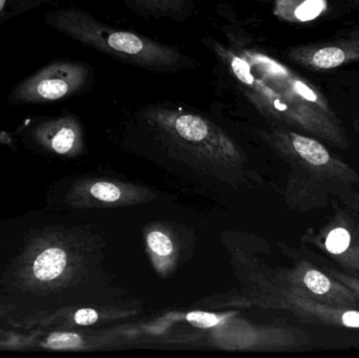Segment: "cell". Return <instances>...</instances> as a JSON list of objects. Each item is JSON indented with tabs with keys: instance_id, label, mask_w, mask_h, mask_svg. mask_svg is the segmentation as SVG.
I'll return each mask as SVG.
<instances>
[{
	"instance_id": "cell-2",
	"label": "cell",
	"mask_w": 359,
	"mask_h": 358,
	"mask_svg": "<svg viewBox=\"0 0 359 358\" xmlns=\"http://www.w3.org/2000/svg\"><path fill=\"white\" fill-rule=\"evenodd\" d=\"M259 135L290 166L286 202L292 209H323L333 199L346 205L359 188L358 172L323 141L283 128Z\"/></svg>"
},
{
	"instance_id": "cell-1",
	"label": "cell",
	"mask_w": 359,
	"mask_h": 358,
	"mask_svg": "<svg viewBox=\"0 0 359 358\" xmlns=\"http://www.w3.org/2000/svg\"><path fill=\"white\" fill-rule=\"evenodd\" d=\"M251 59L257 74L240 88L257 111L330 146L349 149L343 123L316 86L265 55L255 53Z\"/></svg>"
},
{
	"instance_id": "cell-5",
	"label": "cell",
	"mask_w": 359,
	"mask_h": 358,
	"mask_svg": "<svg viewBox=\"0 0 359 358\" xmlns=\"http://www.w3.org/2000/svg\"><path fill=\"white\" fill-rule=\"evenodd\" d=\"M90 69L73 61H56L19 83L10 98L15 102L43 103L80 92L88 83Z\"/></svg>"
},
{
	"instance_id": "cell-4",
	"label": "cell",
	"mask_w": 359,
	"mask_h": 358,
	"mask_svg": "<svg viewBox=\"0 0 359 358\" xmlns=\"http://www.w3.org/2000/svg\"><path fill=\"white\" fill-rule=\"evenodd\" d=\"M145 118L162 138L211 165L238 167L245 161L238 145L202 116L162 106L149 107Z\"/></svg>"
},
{
	"instance_id": "cell-20",
	"label": "cell",
	"mask_w": 359,
	"mask_h": 358,
	"mask_svg": "<svg viewBox=\"0 0 359 358\" xmlns=\"http://www.w3.org/2000/svg\"><path fill=\"white\" fill-rule=\"evenodd\" d=\"M6 0H0V13L4 11V6H6Z\"/></svg>"
},
{
	"instance_id": "cell-15",
	"label": "cell",
	"mask_w": 359,
	"mask_h": 358,
	"mask_svg": "<svg viewBox=\"0 0 359 358\" xmlns=\"http://www.w3.org/2000/svg\"><path fill=\"white\" fill-rule=\"evenodd\" d=\"M48 345L53 349L79 348L82 338L75 333H55L48 338Z\"/></svg>"
},
{
	"instance_id": "cell-17",
	"label": "cell",
	"mask_w": 359,
	"mask_h": 358,
	"mask_svg": "<svg viewBox=\"0 0 359 358\" xmlns=\"http://www.w3.org/2000/svg\"><path fill=\"white\" fill-rule=\"evenodd\" d=\"M99 315L94 309H81L75 315V322L78 325L90 326L98 322Z\"/></svg>"
},
{
	"instance_id": "cell-13",
	"label": "cell",
	"mask_w": 359,
	"mask_h": 358,
	"mask_svg": "<svg viewBox=\"0 0 359 358\" xmlns=\"http://www.w3.org/2000/svg\"><path fill=\"white\" fill-rule=\"evenodd\" d=\"M67 266V254L60 248H48L34 262L33 273L38 280L52 281L57 279Z\"/></svg>"
},
{
	"instance_id": "cell-19",
	"label": "cell",
	"mask_w": 359,
	"mask_h": 358,
	"mask_svg": "<svg viewBox=\"0 0 359 358\" xmlns=\"http://www.w3.org/2000/svg\"><path fill=\"white\" fill-rule=\"evenodd\" d=\"M354 130H356L359 136V119L354 120L353 122Z\"/></svg>"
},
{
	"instance_id": "cell-11",
	"label": "cell",
	"mask_w": 359,
	"mask_h": 358,
	"mask_svg": "<svg viewBox=\"0 0 359 358\" xmlns=\"http://www.w3.org/2000/svg\"><path fill=\"white\" fill-rule=\"evenodd\" d=\"M327 8V0H276L274 14L289 22H307L324 14Z\"/></svg>"
},
{
	"instance_id": "cell-12",
	"label": "cell",
	"mask_w": 359,
	"mask_h": 358,
	"mask_svg": "<svg viewBox=\"0 0 359 358\" xmlns=\"http://www.w3.org/2000/svg\"><path fill=\"white\" fill-rule=\"evenodd\" d=\"M46 132L50 135L52 149L60 155L69 153L79 142L80 130L76 120L65 118L53 123Z\"/></svg>"
},
{
	"instance_id": "cell-18",
	"label": "cell",
	"mask_w": 359,
	"mask_h": 358,
	"mask_svg": "<svg viewBox=\"0 0 359 358\" xmlns=\"http://www.w3.org/2000/svg\"><path fill=\"white\" fill-rule=\"evenodd\" d=\"M345 207L349 208L356 214H359V188L354 193L353 197L349 200V202L346 204Z\"/></svg>"
},
{
	"instance_id": "cell-3",
	"label": "cell",
	"mask_w": 359,
	"mask_h": 358,
	"mask_svg": "<svg viewBox=\"0 0 359 358\" xmlns=\"http://www.w3.org/2000/svg\"><path fill=\"white\" fill-rule=\"evenodd\" d=\"M46 21L60 33L130 64L172 71L182 62L181 53L177 48L139 34L115 29L79 8L48 13Z\"/></svg>"
},
{
	"instance_id": "cell-14",
	"label": "cell",
	"mask_w": 359,
	"mask_h": 358,
	"mask_svg": "<svg viewBox=\"0 0 359 358\" xmlns=\"http://www.w3.org/2000/svg\"><path fill=\"white\" fill-rule=\"evenodd\" d=\"M139 8L160 16L183 17L192 8L191 0H133Z\"/></svg>"
},
{
	"instance_id": "cell-7",
	"label": "cell",
	"mask_w": 359,
	"mask_h": 358,
	"mask_svg": "<svg viewBox=\"0 0 359 358\" xmlns=\"http://www.w3.org/2000/svg\"><path fill=\"white\" fill-rule=\"evenodd\" d=\"M282 282V288L299 296L337 308L359 310V298L354 292L307 261L301 260L285 271Z\"/></svg>"
},
{
	"instance_id": "cell-6",
	"label": "cell",
	"mask_w": 359,
	"mask_h": 358,
	"mask_svg": "<svg viewBox=\"0 0 359 358\" xmlns=\"http://www.w3.org/2000/svg\"><path fill=\"white\" fill-rule=\"evenodd\" d=\"M305 239L344 269L359 277V221L349 208L337 207L332 218Z\"/></svg>"
},
{
	"instance_id": "cell-8",
	"label": "cell",
	"mask_w": 359,
	"mask_h": 358,
	"mask_svg": "<svg viewBox=\"0 0 359 358\" xmlns=\"http://www.w3.org/2000/svg\"><path fill=\"white\" fill-rule=\"evenodd\" d=\"M286 56L310 71L339 69L359 61V29L337 39L294 46L287 50Z\"/></svg>"
},
{
	"instance_id": "cell-16",
	"label": "cell",
	"mask_w": 359,
	"mask_h": 358,
	"mask_svg": "<svg viewBox=\"0 0 359 358\" xmlns=\"http://www.w3.org/2000/svg\"><path fill=\"white\" fill-rule=\"evenodd\" d=\"M324 271L331 275L333 279L337 280L346 287L349 288L359 298V277H353V275H348L344 271H339L337 269L331 268V267H324Z\"/></svg>"
},
{
	"instance_id": "cell-10",
	"label": "cell",
	"mask_w": 359,
	"mask_h": 358,
	"mask_svg": "<svg viewBox=\"0 0 359 358\" xmlns=\"http://www.w3.org/2000/svg\"><path fill=\"white\" fill-rule=\"evenodd\" d=\"M147 252L160 275L172 270L177 260V248L172 235L165 229L154 228L147 235Z\"/></svg>"
},
{
	"instance_id": "cell-9",
	"label": "cell",
	"mask_w": 359,
	"mask_h": 358,
	"mask_svg": "<svg viewBox=\"0 0 359 358\" xmlns=\"http://www.w3.org/2000/svg\"><path fill=\"white\" fill-rule=\"evenodd\" d=\"M90 200L100 207H124L151 201L156 197L144 187L118 181H95L88 189Z\"/></svg>"
},
{
	"instance_id": "cell-21",
	"label": "cell",
	"mask_w": 359,
	"mask_h": 358,
	"mask_svg": "<svg viewBox=\"0 0 359 358\" xmlns=\"http://www.w3.org/2000/svg\"><path fill=\"white\" fill-rule=\"evenodd\" d=\"M354 2H356V4H359V0H354Z\"/></svg>"
}]
</instances>
